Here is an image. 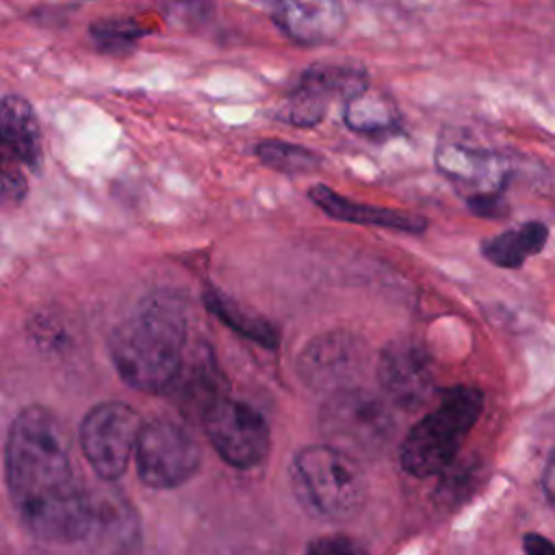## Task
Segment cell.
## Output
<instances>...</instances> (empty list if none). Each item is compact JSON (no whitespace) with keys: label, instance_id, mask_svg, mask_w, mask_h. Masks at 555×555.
<instances>
[{"label":"cell","instance_id":"6da1fadb","mask_svg":"<svg viewBox=\"0 0 555 555\" xmlns=\"http://www.w3.org/2000/svg\"><path fill=\"white\" fill-rule=\"evenodd\" d=\"M4 477L22 527L46 542L82 538L87 490L74 475L67 436L43 405L22 408L7 431Z\"/></svg>","mask_w":555,"mask_h":555},{"label":"cell","instance_id":"7a4b0ae2","mask_svg":"<svg viewBox=\"0 0 555 555\" xmlns=\"http://www.w3.org/2000/svg\"><path fill=\"white\" fill-rule=\"evenodd\" d=\"M189 321L173 295H150L117 323L108 353L121 382L137 392H167L184 364Z\"/></svg>","mask_w":555,"mask_h":555},{"label":"cell","instance_id":"3957f363","mask_svg":"<svg viewBox=\"0 0 555 555\" xmlns=\"http://www.w3.org/2000/svg\"><path fill=\"white\" fill-rule=\"evenodd\" d=\"M481 410L483 392L479 388L466 384L447 388L438 405L405 434L399 447L401 468L421 479L444 473L455 462Z\"/></svg>","mask_w":555,"mask_h":555},{"label":"cell","instance_id":"277c9868","mask_svg":"<svg viewBox=\"0 0 555 555\" xmlns=\"http://www.w3.org/2000/svg\"><path fill=\"white\" fill-rule=\"evenodd\" d=\"M288 475L295 499L314 518L345 522L364 505L366 479L358 460L330 444L299 449Z\"/></svg>","mask_w":555,"mask_h":555},{"label":"cell","instance_id":"5b68a950","mask_svg":"<svg viewBox=\"0 0 555 555\" xmlns=\"http://www.w3.org/2000/svg\"><path fill=\"white\" fill-rule=\"evenodd\" d=\"M325 444L351 455L375 457L395 436L397 421L386 397L356 386L327 397L319 412Z\"/></svg>","mask_w":555,"mask_h":555},{"label":"cell","instance_id":"8992f818","mask_svg":"<svg viewBox=\"0 0 555 555\" xmlns=\"http://www.w3.org/2000/svg\"><path fill=\"white\" fill-rule=\"evenodd\" d=\"M143 425L141 414L124 401H102L82 416L80 449L100 479L115 481L126 473Z\"/></svg>","mask_w":555,"mask_h":555},{"label":"cell","instance_id":"52a82bcc","mask_svg":"<svg viewBox=\"0 0 555 555\" xmlns=\"http://www.w3.org/2000/svg\"><path fill=\"white\" fill-rule=\"evenodd\" d=\"M137 475L154 490H171L189 481L202 462L197 440L171 418L156 416L141 429L137 442Z\"/></svg>","mask_w":555,"mask_h":555},{"label":"cell","instance_id":"ba28073f","mask_svg":"<svg viewBox=\"0 0 555 555\" xmlns=\"http://www.w3.org/2000/svg\"><path fill=\"white\" fill-rule=\"evenodd\" d=\"M202 425L217 455L234 468H254L269 453L271 431L264 416L228 395L206 410Z\"/></svg>","mask_w":555,"mask_h":555},{"label":"cell","instance_id":"9c48e42d","mask_svg":"<svg viewBox=\"0 0 555 555\" xmlns=\"http://www.w3.org/2000/svg\"><path fill=\"white\" fill-rule=\"evenodd\" d=\"M369 362L366 343L347 330H330L312 340L297 356V375L301 382L321 392H340L356 388Z\"/></svg>","mask_w":555,"mask_h":555},{"label":"cell","instance_id":"30bf717a","mask_svg":"<svg viewBox=\"0 0 555 555\" xmlns=\"http://www.w3.org/2000/svg\"><path fill=\"white\" fill-rule=\"evenodd\" d=\"M91 555H130L141 542V522L132 503L113 488L87 490L80 538Z\"/></svg>","mask_w":555,"mask_h":555},{"label":"cell","instance_id":"8fae6325","mask_svg":"<svg viewBox=\"0 0 555 555\" xmlns=\"http://www.w3.org/2000/svg\"><path fill=\"white\" fill-rule=\"evenodd\" d=\"M377 382L392 405L414 412L434 395L431 360L414 340L395 338L379 353Z\"/></svg>","mask_w":555,"mask_h":555},{"label":"cell","instance_id":"7c38bea8","mask_svg":"<svg viewBox=\"0 0 555 555\" xmlns=\"http://www.w3.org/2000/svg\"><path fill=\"white\" fill-rule=\"evenodd\" d=\"M436 165L460 191L466 193V197L503 193L512 176V167L505 156L464 143H440L436 150Z\"/></svg>","mask_w":555,"mask_h":555},{"label":"cell","instance_id":"4fadbf2b","mask_svg":"<svg viewBox=\"0 0 555 555\" xmlns=\"http://www.w3.org/2000/svg\"><path fill=\"white\" fill-rule=\"evenodd\" d=\"M275 26L295 43L323 46L334 41L345 24L347 11L334 0H288L271 11Z\"/></svg>","mask_w":555,"mask_h":555},{"label":"cell","instance_id":"5bb4252c","mask_svg":"<svg viewBox=\"0 0 555 555\" xmlns=\"http://www.w3.org/2000/svg\"><path fill=\"white\" fill-rule=\"evenodd\" d=\"M308 197L327 217L338 219V221H349V223H358V225H375V228L408 232V234H418V232L427 230V219L423 215L353 202V199L340 195L338 191L330 189L327 184H312L308 189Z\"/></svg>","mask_w":555,"mask_h":555},{"label":"cell","instance_id":"9a60e30c","mask_svg":"<svg viewBox=\"0 0 555 555\" xmlns=\"http://www.w3.org/2000/svg\"><path fill=\"white\" fill-rule=\"evenodd\" d=\"M167 392L173 395L182 412L197 414L202 418L212 403L225 397V382L212 351L202 347L191 360L184 358V364Z\"/></svg>","mask_w":555,"mask_h":555},{"label":"cell","instance_id":"2e32d148","mask_svg":"<svg viewBox=\"0 0 555 555\" xmlns=\"http://www.w3.org/2000/svg\"><path fill=\"white\" fill-rule=\"evenodd\" d=\"M0 132L4 150L15 163L26 165L33 171L41 169L43 163V137L37 115L26 98L7 93L0 102Z\"/></svg>","mask_w":555,"mask_h":555},{"label":"cell","instance_id":"e0dca14e","mask_svg":"<svg viewBox=\"0 0 555 555\" xmlns=\"http://www.w3.org/2000/svg\"><path fill=\"white\" fill-rule=\"evenodd\" d=\"M548 228L542 221H525L518 228L483 238L481 256L501 269H518L546 247Z\"/></svg>","mask_w":555,"mask_h":555},{"label":"cell","instance_id":"ac0fdd59","mask_svg":"<svg viewBox=\"0 0 555 555\" xmlns=\"http://www.w3.org/2000/svg\"><path fill=\"white\" fill-rule=\"evenodd\" d=\"M202 299H204V306L210 310V314H215L223 325L245 336L247 340L258 343L264 349H275L280 345V332L269 319L251 314L219 288L204 286Z\"/></svg>","mask_w":555,"mask_h":555},{"label":"cell","instance_id":"d6986e66","mask_svg":"<svg viewBox=\"0 0 555 555\" xmlns=\"http://www.w3.org/2000/svg\"><path fill=\"white\" fill-rule=\"evenodd\" d=\"M345 124L364 137H386L399 128V111L395 102L382 93L366 89L345 102Z\"/></svg>","mask_w":555,"mask_h":555},{"label":"cell","instance_id":"ffe728a7","mask_svg":"<svg viewBox=\"0 0 555 555\" xmlns=\"http://www.w3.org/2000/svg\"><path fill=\"white\" fill-rule=\"evenodd\" d=\"M297 80L314 87L330 102L334 98H343L347 102L369 89L366 69L353 67L347 63H327V61L314 63V65L306 67Z\"/></svg>","mask_w":555,"mask_h":555},{"label":"cell","instance_id":"44dd1931","mask_svg":"<svg viewBox=\"0 0 555 555\" xmlns=\"http://www.w3.org/2000/svg\"><path fill=\"white\" fill-rule=\"evenodd\" d=\"M145 33V26L134 17H100L89 24V37L93 46L108 56L132 54Z\"/></svg>","mask_w":555,"mask_h":555},{"label":"cell","instance_id":"7402d4cb","mask_svg":"<svg viewBox=\"0 0 555 555\" xmlns=\"http://www.w3.org/2000/svg\"><path fill=\"white\" fill-rule=\"evenodd\" d=\"M254 152L264 167L286 176H301L321 167L319 152L280 139H262L260 143H256Z\"/></svg>","mask_w":555,"mask_h":555},{"label":"cell","instance_id":"603a6c76","mask_svg":"<svg viewBox=\"0 0 555 555\" xmlns=\"http://www.w3.org/2000/svg\"><path fill=\"white\" fill-rule=\"evenodd\" d=\"M327 106L330 100L321 91L297 80L282 106L278 108V119L297 128H312L323 121Z\"/></svg>","mask_w":555,"mask_h":555},{"label":"cell","instance_id":"cb8c5ba5","mask_svg":"<svg viewBox=\"0 0 555 555\" xmlns=\"http://www.w3.org/2000/svg\"><path fill=\"white\" fill-rule=\"evenodd\" d=\"M306 555H369L366 546L347 533H325L314 538Z\"/></svg>","mask_w":555,"mask_h":555},{"label":"cell","instance_id":"d4e9b609","mask_svg":"<svg viewBox=\"0 0 555 555\" xmlns=\"http://www.w3.org/2000/svg\"><path fill=\"white\" fill-rule=\"evenodd\" d=\"M28 193V182L17 163L11 167L4 163L2 167V204L4 206H20Z\"/></svg>","mask_w":555,"mask_h":555},{"label":"cell","instance_id":"484cf974","mask_svg":"<svg viewBox=\"0 0 555 555\" xmlns=\"http://www.w3.org/2000/svg\"><path fill=\"white\" fill-rule=\"evenodd\" d=\"M466 206L473 215L483 217V219H501L509 215V204L503 197V193L494 195H477V197H466Z\"/></svg>","mask_w":555,"mask_h":555},{"label":"cell","instance_id":"4316f807","mask_svg":"<svg viewBox=\"0 0 555 555\" xmlns=\"http://www.w3.org/2000/svg\"><path fill=\"white\" fill-rule=\"evenodd\" d=\"M522 551H525V555H555V540H551L542 533L529 531L522 538Z\"/></svg>","mask_w":555,"mask_h":555},{"label":"cell","instance_id":"83f0119b","mask_svg":"<svg viewBox=\"0 0 555 555\" xmlns=\"http://www.w3.org/2000/svg\"><path fill=\"white\" fill-rule=\"evenodd\" d=\"M542 490H544V496L548 499V503L555 507V449L551 451V455L544 464V470H542Z\"/></svg>","mask_w":555,"mask_h":555}]
</instances>
